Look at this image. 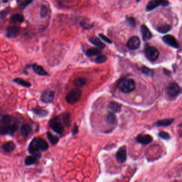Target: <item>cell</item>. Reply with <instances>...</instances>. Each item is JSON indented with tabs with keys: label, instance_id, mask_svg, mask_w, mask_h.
Masks as SVG:
<instances>
[{
	"label": "cell",
	"instance_id": "d6986e66",
	"mask_svg": "<svg viewBox=\"0 0 182 182\" xmlns=\"http://www.w3.org/2000/svg\"><path fill=\"white\" fill-rule=\"evenodd\" d=\"M101 53H102V51L99 48H92L86 51L85 55L88 57H90L92 56H98V55H100Z\"/></svg>",
	"mask_w": 182,
	"mask_h": 182
},
{
	"label": "cell",
	"instance_id": "3957f363",
	"mask_svg": "<svg viewBox=\"0 0 182 182\" xmlns=\"http://www.w3.org/2000/svg\"><path fill=\"white\" fill-rule=\"evenodd\" d=\"M118 88L123 93H129L135 90L136 85L135 82L132 79L122 80L118 83Z\"/></svg>",
	"mask_w": 182,
	"mask_h": 182
},
{
	"label": "cell",
	"instance_id": "ac0fdd59",
	"mask_svg": "<svg viewBox=\"0 0 182 182\" xmlns=\"http://www.w3.org/2000/svg\"><path fill=\"white\" fill-rule=\"evenodd\" d=\"M32 127L29 126L28 124H23L21 128V135L23 137H26L32 132Z\"/></svg>",
	"mask_w": 182,
	"mask_h": 182
},
{
	"label": "cell",
	"instance_id": "f546056e",
	"mask_svg": "<svg viewBox=\"0 0 182 182\" xmlns=\"http://www.w3.org/2000/svg\"><path fill=\"white\" fill-rule=\"evenodd\" d=\"M87 83V80L84 77H79L74 80V84L77 88L82 87L83 85H85Z\"/></svg>",
	"mask_w": 182,
	"mask_h": 182
},
{
	"label": "cell",
	"instance_id": "5b68a950",
	"mask_svg": "<svg viewBox=\"0 0 182 182\" xmlns=\"http://www.w3.org/2000/svg\"><path fill=\"white\" fill-rule=\"evenodd\" d=\"M50 128L58 135H62L64 131V126L59 117H55L51 119L49 123Z\"/></svg>",
	"mask_w": 182,
	"mask_h": 182
},
{
	"label": "cell",
	"instance_id": "d6a6232c",
	"mask_svg": "<svg viewBox=\"0 0 182 182\" xmlns=\"http://www.w3.org/2000/svg\"><path fill=\"white\" fill-rule=\"evenodd\" d=\"M107 60V57L104 55H98L97 56V58L95 59V62L98 64H103L104 63H105Z\"/></svg>",
	"mask_w": 182,
	"mask_h": 182
},
{
	"label": "cell",
	"instance_id": "f35d334b",
	"mask_svg": "<svg viewBox=\"0 0 182 182\" xmlns=\"http://www.w3.org/2000/svg\"><path fill=\"white\" fill-rule=\"evenodd\" d=\"M127 22L128 23H129V25L131 26L135 27L136 25V21L135 19L132 17H130L127 19Z\"/></svg>",
	"mask_w": 182,
	"mask_h": 182
},
{
	"label": "cell",
	"instance_id": "74e56055",
	"mask_svg": "<svg viewBox=\"0 0 182 182\" xmlns=\"http://www.w3.org/2000/svg\"><path fill=\"white\" fill-rule=\"evenodd\" d=\"M159 136L161 137L163 139H169L170 138V136L167 133V132H159Z\"/></svg>",
	"mask_w": 182,
	"mask_h": 182
},
{
	"label": "cell",
	"instance_id": "b9f144b4",
	"mask_svg": "<svg viewBox=\"0 0 182 182\" xmlns=\"http://www.w3.org/2000/svg\"><path fill=\"white\" fill-rule=\"evenodd\" d=\"M140 1H141V0H136V1H137V2H139Z\"/></svg>",
	"mask_w": 182,
	"mask_h": 182
},
{
	"label": "cell",
	"instance_id": "4316f807",
	"mask_svg": "<svg viewBox=\"0 0 182 182\" xmlns=\"http://www.w3.org/2000/svg\"><path fill=\"white\" fill-rule=\"evenodd\" d=\"M80 25L83 27L84 29H90L92 28L94 26V23H90L89 19H85L84 20L81 21L80 23Z\"/></svg>",
	"mask_w": 182,
	"mask_h": 182
},
{
	"label": "cell",
	"instance_id": "2e32d148",
	"mask_svg": "<svg viewBox=\"0 0 182 182\" xmlns=\"http://www.w3.org/2000/svg\"><path fill=\"white\" fill-rule=\"evenodd\" d=\"M89 41L91 44H94V45H95L97 48H99L101 49H103L105 48V44L103 43L100 38L97 37H96V36L91 37L89 39Z\"/></svg>",
	"mask_w": 182,
	"mask_h": 182
},
{
	"label": "cell",
	"instance_id": "9c48e42d",
	"mask_svg": "<svg viewBox=\"0 0 182 182\" xmlns=\"http://www.w3.org/2000/svg\"><path fill=\"white\" fill-rule=\"evenodd\" d=\"M21 32V29L17 26H11L6 29V36L9 38H15Z\"/></svg>",
	"mask_w": 182,
	"mask_h": 182
},
{
	"label": "cell",
	"instance_id": "836d02e7",
	"mask_svg": "<svg viewBox=\"0 0 182 182\" xmlns=\"http://www.w3.org/2000/svg\"><path fill=\"white\" fill-rule=\"evenodd\" d=\"M47 15H48V9L47 6L43 5L41 6L40 10V17L42 18H44L47 17Z\"/></svg>",
	"mask_w": 182,
	"mask_h": 182
},
{
	"label": "cell",
	"instance_id": "5bb4252c",
	"mask_svg": "<svg viewBox=\"0 0 182 182\" xmlns=\"http://www.w3.org/2000/svg\"><path fill=\"white\" fill-rule=\"evenodd\" d=\"M32 68L33 71L35 73L38 74L40 76H49V74L45 70L44 68L42 66L38 64H33L32 65Z\"/></svg>",
	"mask_w": 182,
	"mask_h": 182
},
{
	"label": "cell",
	"instance_id": "f1b7e54d",
	"mask_svg": "<svg viewBox=\"0 0 182 182\" xmlns=\"http://www.w3.org/2000/svg\"><path fill=\"white\" fill-rule=\"evenodd\" d=\"M171 29V27L170 25L164 23L159 26L158 28H157V30L159 32L161 33H166L168 32L169 31H170Z\"/></svg>",
	"mask_w": 182,
	"mask_h": 182
},
{
	"label": "cell",
	"instance_id": "603a6c76",
	"mask_svg": "<svg viewBox=\"0 0 182 182\" xmlns=\"http://www.w3.org/2000/svg\"><path fill=\"white\" fill-rule=\"evenodd\" d=\"M13 82H15L19 85H21L23 87L29 88L32 87V85L30 82L25 81L21 78H16L15 79L13 80Z\"/></svg>",
	"mask_w": 182,
	"mask_h": 182
},
{
	"label": "cell",
	"instance_id": "30bf717a",
	"mask_svg": "<svg viewBox=\"0 0 182 182\" xmlns=\"http://www.w3.org/2000/svg\"><path fill=\"white\" fill-rule=\"evenodd\" d=\"M162 40L164 43L170 47L174 48H178L179 47L178 41L176 40L175 38L171 35H165L163 37Z\"/></svg>",
	"mask_w": 182,
	"mask_h": 182
},
{
	"label": "cell",
	"instance_id": "44dd1931",
	"mask_svg": "<svg viewBox=\"0 0 182 182\" xmlns=\"http://www.w3.org/2000/svg\"><path fill=\"white\" fill-rule=\"evenodd\" d=\"M2 148L6 152L10 153L15 150L16 145L12 141H8L3 144Z\"/></svg>",
	"mask_w": 182,
	"mask_h": 182
},
{
	"label": "cell",
	"instance_id": "d590c367",
	"mask_svg": "<svg viewBox=\"0 0 182 182\" xmlns=\"http://www.w3.org/2000/svg\"><path fill=\"white\" fill-rule=\"evenodd\" d=\"M141 70L143 73L146 74L147 75H152L153 74V71L150 70V68H146V66H143L141 68Z\"/></svg>",
	"mask_w": 182,
	"mask_h": 182
},
{
	"label": "cell",
	"instance_id": "8fae6325",
	"mask_svg": "<svg viewBox=\"0 0 182 182\" xmlns=\"http://www.w3.org/2000/svg\"><path fill=\"white\" fill-rule=\"evenodd\" d=\"M116 159L117 161L120 164H122L126 161L127 149L126 146H122L119 149L116 154Z\"/></svg>",
	"mask_w": 182,
	"mask_h": 182
},
{
	"label": "cell",
	"instance_id": "4fadbf2b",
	"mask_svg": "<svg viewBox=\"0 0 182 182\" xmlns=\"http://www.w3.org/2000/svg\"><path fill=\"white\" fill-rule=\"evenodd\" d=\"M55 97V92L50 90H46L44 91L41 95V100L45 103H50L52 102Z\"/></svg>",
	"mask_w": 182,
	"mask_h": 182
},
{
	"label": "cell",
	"instance_id": "8992f818",
	"mask_svg": "<svg viewBox=\"0 0 182 182\" xmlns=\"http://www.w3.org/2000/svg\"><path fill=\"white\" fill-rule=\"evenodd\" d=\"M145 55L149 60L154 62L158 58L159 53L155 47H147L145 51Z\"/></svg>",
	"mask_w": 182,
	"mask_h": 182
},
{
	"label": "cell",
	"instance_id": "1f68e13d",
	"mask_svg": "<svg viewBox=\"0 0 182 182\" xmlns=\"http://www.w3.org/2000/svg\"><path fill=\"white\" fill-rule=\"evenodd\" d=\"M63 120L66 126H69L70 125V115L68 113H65L63 114Z\"/></svg>",
	"mask_w": 182,
	"mask_h": 182
},
{
	"label": "cell",
	"instance_id": "60d3db41",
	"mask_svg": "<svg viewBox=\"0 0 182 182\" xmlns=\"http://www.w3.org/2000/svg\"><path fill=\"white\" fill-rule=\"evenodd\" d=\"M8 14V12L6 11H3L1 12V19H2L4 17H6V15H7Z\"/></svg>",
	"mask_w": 182,
	"mask_h": 182
},
{
	"label": "cell",
	"instance_id": "d4e9b609",
	"mask_svg": "<svg viewBox=\"0 0 182 182\" xmlns=\"http://www.w3.org/2000/svg\"><path fill=\"white\" fill-rule=\"evenodd\" d=\"M38 158L35 156H27L25 159V164L27 166L34 164L38 161Z\"/></svg>",
	"mask_w": 182,
	"mask_h": 182
},
{
	"label": "cell",
	"instance_id": "6da1fadb",
	"mask_svg": "<svg viewBox=\"0 0 182 182\" xmlns=\"http://www.w3.org/2000/svg\"><path fill=\"white\" fill-rule=\"evenodd\" d=\"M20 122L17 117L9 115H4L0 122V134L1 135H12L17 130Z\"/></svg>",
	"mask_w": 182,
	"mask_h": 182
},
{
	"label": "cell",
	"instance_id": "e575fe53",
	"mask_svg": "<svg viewBox=\"0 0 182 182\" xmlns=\"http://www.w3.org/2000/svg\"><path fill=\"white\" fill-rule=\"evenodd\" d=\"M33 0H23V1L19 5V9L21 10H23L26 8L29 4L32 3Z\"/></svg>",
	"mask_w": 182,
	"mask_h": 182
},
{
	"label": "cell",
	"instance_id": "7a4b0ae2",
	"mask_svg": "<svg viewBox=\"0 0 182 182\" xmlns=\"http://www.w3.org/2000/svg\"><path fill=\"white\" fill-rule=\"evenodd\" d=\"M49 148V145L44 139L41 137H35L30 142L28 151L32 156L38 158H41V152L46 151Z\"/></svg>",
	"mask_w": 182,
	"mask_h": 182
},
{
	"label": "cell",
	"instance_id": "ab89813d",
	"mask_svg": "<svg viewBox=\"0 0 182 182\" xmlns=\"http://www.w3.org/2000/svg\"><path fill=\"white\" fill-rule=\"evenodd\" d=\"M79 132V129H78V126L76 125V123H75L74 124L73 128L72 130V135H75L77 134Z\"/></svg>",
	"mask_w": 182,
	"mask_h": 182
},
{
	"label": "cell",
	"instance_id": "277c9868",
	"mask_svg": "<svg viewBox=\"0 0 182 182\" xmlns=\"http://www.w3.org/2000/svg\"><path fill=\"white\" fill-rule=\"evenodd\" d=\"M82 91L79 88H76L70 90L66 97V100L69 104H74L77 103L81 98Z\"/></svg>",
	"mask_w": 182,
	"mask_h": 182
},
{
	"label": "cell",
	"instance_id": "e0dca14e",
	"mask_svg": "<svg viewBox=\"0 0 182 182\" xmlns=\"http://www.w3.org/2000/svg\"><path fill=\"white\" fill-rule=\"evenodd\" d=\"M141 33L144 41H147L152 38V34L149 29L145 25H142L141 28Z\"/></svg>",
	"mask_w": 182,
	"mask_h": 182
},
{
	"label": "cell",
	"instance_id": "4dcf8cb0",
	"mask_svg": "<svg viewBox=\"0 0 182 182\" xmlns=\"http://www.w3.org/2000/svg\"><path fill=\"white\" fill-rule=\"evenodd\" d=\"M33 112L35 113V115L38 116L40 117H45L48 114V112L46 110L41 109H33Z\"/></svg>",
	"mask_w": 182,
	"mask_h": 182
},
{
	"label": "cell",
	"instance_id": "ffe728a7",
	"mask_svg": "<svg viewBox=\"0 0 182 182\" xmlns=\"http://www.w3.org/2000/svg\"><path fill=\"white\" fill-rule=\"evenodd\" d=\"M105 121L107 124L113 126L114 124L116 121V117L113 113L109 112L106 115L105 117Z\"/></svg>",
	"mask_w": 182,
	"mask_h": 182
},
{
	"label": "cell",
	"instance_id": "7402d4cb",
	"mask_svg": "<svg viewBox=\"0 0 182 182\" xmlns=\"http://www.w3.org/2000/svg\"><path fill=\"white\" fill-rule=\"evenodd\" d=\"M109 107L115 113H119L121 110L122 105L115 102H111L109 103Z\"/></svg>",
	"mask_w": 182,
	"mask_h": 182
},
{
	"label": "cell",
	"instance_id": "cb8c5ba5",
	"mask_svg": "<svg viewBox=\"0 0 182 182\" xmlns=\"http://www.w3.org/2000/svg\"><path fill=\"white\" fill-rule=\"evenodd\" d=\"M173 119H166L161 120L158 121L156 122V125L157 126L167 127L170 126L173 122Z\"/></svg>",
	"mask_w": 182,
	"mask_h": 182
},
{
	"label": "cell",
	"instance_id": "8d00e7d4",
	"mask_svg": "<svg viewBox=\"0 0 182 182\" xmlns=\"http://www.w3.org/2000/svg\"><path fill=\"white\" fill-rule=\"evenodd\" d=\"M99 36H100V38L103 40V41H105L106 43H107L109 44H111L112 43V41L109 38H108L107 36H106L105 35H104L103 34H100Z\"/></svg>",
	"mask_w": 182,
	"mask_h": 182
},
{
	"label": "cell",
	"instance_id": "484cf974",
	"mask_svg": "<svg viewBox=\"0 0 182 182\" xmlns=\"http://www.w3.org/2000/svg\"><path fill=\"white\" fill-rule=\"evenodd\" d=\"M47 137L48 140L49 141L50 143L52 144L53 145H55L56 144H57L59 141V139L58 137L56 136H54L53 135L51 132H47Z\"/></svg>",
	"mask_w": 182,
	"mask_h": 182
},
{
	"label": "cell",
	"instance_id": "52a82bcc",
	"mask_svg": "<svg viewBox=\"0 0 182 182\" xmlns=\"http://www.w3.org/2000/svg\"><path fill=\"white\" fill-rule=\"evenodd\" d=\"M166 94L170 97H175L179 95L181 89L177 83H172L168 85L166 89Z\"/></svg>",
	"mask_w": 182,
	"mask_h": 182
},
{
	"label": "cell",
	"instance_id": "ba28073f",
	"mask_svg": "<svg viewBox=\"0 0 182 182\" xmlns=\"http://www.w3.org/2000/svg\"><path fill=\"white\" fill-rule=\"evenodd\" d=\"M169 2L167 0H151L147 4L146 9L147 11H152L159 6H167Z\"/></svg>",
	"mask_w": 182,
	"mask_h": 182
},
{
	"label": "cell",
	"instance_id": "83f0119b",
	"mask_svg": "<svg viewBox=\"0 0 182 182\" xmlns=\"http://www.w3.org/2000/svg\"><path fill=\"white\" fill-rule=\"evenodd\" d=\"M11 21L12 23H23L24 21V17L21 14H16L12 15L11 17Z\"/></svg>",
	"mask_w": 182,
	"mask_h": 182
},
{
	"label": "cell",
	"instance_id": "9a60e30c",
	"mask_svg": "<svg viewBox=\"0 0 182 182\" xmlns=\"http://www.w3.org/2000/svg\"><path fill=\"white\" fill-rule=\"evenodd\" d=\"M139 143L143 145L150 144L153 141V138L150 135H139L136 138Z\"/></svg>",
	"mask_w": 182,
	"mask_h": 182
},
{
	"label": "cell",
	"instance_id": "7c38bea8",
	"mask_svg": "<svg viewBox=\"0 0 182 182\" xmlns=\"http://www.w3.org/2000/svg\"><path fill=\"white\" fill-rule=\"evenodd\" d=\"M141 42L137 36H132L130 38L127 44V46L130 50H135L140 46Z\"/></svg>",
	"mask_w": 182,
	"mask_h": 182
}]
</instances>
